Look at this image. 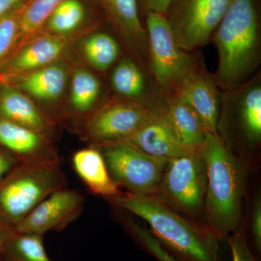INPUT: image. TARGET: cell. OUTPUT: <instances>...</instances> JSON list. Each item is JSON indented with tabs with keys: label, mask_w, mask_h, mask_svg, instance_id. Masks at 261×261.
<instances>
[{
	"label": "cell",
	"mask_w": 261,
	"mask_h": 261,
	"mask_svg": "<svg viewBox=\"0 0 261 261\" xmlns=\"http://www.w3.org/2000/svg\"><path fill=\"white\" fill-rule=\"evenodd\" d=\"M212 39L219 55L213 75L219 89L231 90L252 79L261 63L258 0H231Z\"/></svg>",
	"instance_id": "6da1fadb"
},
{
	"label": "cell",
	"mask_w": 261,
	"mask_h": 261,
	"mask_svg": "<svg viewBox=\"0 0 261 261\" xmlns=\"http://www.w3.org/2000/svg\"><path fill=\"white\" fill-rule=\"evenodd\" d=\"M68 80V67L61 60L27 74L7 79L6 82L39 102L53 105L61 99Z\"/></svg>",
	"instance_id": "ac0fdd59"
},
{
	"label": "cell",
	"mask_w": 261,
	"mask_h": 261,
	"mask_svg": "<svg viewBox=\"0 0 261 261\" xmlns=\"http://www.w3.org/2000/svg\"><path fill=\"white\" fill-rule=\"evenodd\" d=\"M72 164L75 173L94 195L111 200L121 193L111 177L102 153L95 147L76 151L72 157Z\"/></svg>",
	"instance_id": "44dd1931"
},
{
	"label": "cell",
	"mask_w": 261,
	"mask_h": 261,
	"mask_svg": "<svg viewBox=\"0 0 261 261\" xmlns=\"http://www.w3.org/2000/svg\"><path fill=\"white\" fill-rule=\"evenodd\" d=\"M231 0H172L166 18L179 47L195 51L211 40Z\"/></svg>",
	"instance_id": "ba28073f"
},
{
	"label": "cell",
	"mask_w": 261,
	"mask_h": 261,
	"mask_svg": "<svg viewBox=\"0 0 261 261\" xmlns=\"http://www.w3.org/2000/svg\"><path fill=\"white\" fill-rule=\"evenodd\" d=\"M140 103L116 99L104 103L91 116L80 135L91 145L126 140L153 115Z\"/></svg>",
	"instance_id": "30bf717a"
},
{
	"label": "cell",
	"mask_w": 261,
	"mask_h": 261,
	"mask_svg": "<svg viewBox=\"0 0 261 261\" xmlns=\"http://www.w3.org/2000/svg\"><path fill=\"white\" fill-rule=\"evenodd\" d=\"M202 148L207 169L205 225L221 240L238 229L240 224L243 169L231 147L218 132L207 134Z\"/></svg>",
	"instance_id": "3957f363"
},
{
	"label": "cell",
	"mask_w": 261,
	"mask_h": 261,
	"mask_svg": "<svg viewBox=\"0 0 261 261\" xmlns=\"http://www.w3.org/2000/svg\"><path fill=\"white\" fill-rule=\"evenodd\" d=\"M123 141L149 155L167 161L192 151L181 145L171 125L159 112L154 113L133 135Z\"/></svg>",
	"instance_id": "e0dca14e"
},
{
	"label": "cell",
	"mask_w": 261,
	"mask_h": 261,
	"mask_svg": "<svg viewBox=\"0 0 261 261\" xmlns=\"http://www.w3.org/2000/svg\"><path fill=\"white\" fill-rule=\"evenodd\" d=\"M159 113L166 118L184 147L194 150L203 145L207 132L199 117L187 103L173 96L166 97L164 107Z\"/></svg>",
	"instance_id": "7402d4cb"
},
{
	"label": "cell",
	"mask_w": 261,
	"mask_h": 261,
	"mask_svg": "<svg viewBox=\"0 0 261 261\" xmlns=\"http://www.w3.org/2000/svg\"><path fill=\"white\" fill-rule=\"evenodd\" d=\"M251 233L254 247L257 253L261 252V201L257 197L254 202L251 214Z\"/></svg>",
	"instance_id": "f546056e"
},
{
	"label": "cell",
	"mask_w": 261,
	"mask_h": 261,
	"mask_svg": "<svg viewBox=\"0 0 261 261\" xmlns=\"http://www.w3.org/2000/svg\"><path fill=\"white\" fill-rule=\"evenodd\" d=\"M22 8L0 18V64L18 47Z\"/></svg>",
	"instance_id": "4316f807"
},
{
	"label": "cell",
	"mask_w": 261,
	"mask_h": 261,
	"mask_svg": "<svg viewBox=\"0 0 261 261\" xmlns=\"http://www.w3.org/2000/svg\"><path fill=\"white\" fill-rule=\"evenodd\" d=\"M138 2L140 8L145 14L148 12H154L165 15L172 0H138Z\"/></svg>",
	"instance_id": "4dcf8cb0"
},
{
	"label": "cell",
	"mask_w": 261,
	"mask_h": 261,
	"mask_svg": "<svg viewBox=\"0 0 261 261\" xmlns=\"http://www.w3.org/2000/svg\"><path fill=\"white\" fill-rule=\"evenodd\" d=\"M43 236L15 231L0 256L5 261H51L46 251Z\"/></svg>",
	"instance_id": "d4e9b609"
},
{
	"label": "cell",
	"mask_w": 261,
	"mask_h": 261,
	"mask_svg": "<svg viewBox=\"0 0 261 261\" xmlns=\"http://www.w3.org/2000/svg\"><path fill=\"white\" fill-rule=\"evenodd\" d=\"M65 38L40 32L19 46L0 64V75L7 79L27 74L61 61L66 53Z\"/></svg>",
	"instance_id": "5bb4252c"
},
{
	"label": "cell",
	"mask_w": 261,
	"mask_h": 261,
	"mask_svg": "<svg viewBox=\"0 0 261 261\" xmlns=\"http://www.w3.org/2000/svg\"><path fill=\"white\" fill-rule=\"evenodd\" d=\"M145 220L160 243L182 261H219V239L153 196L121 192L109 200Z\"/></svg>",
	"instance_id": "7a4b0ae2"
},
{
	"label": "cell",
	"mask_w": 261,
	"mask_h": 261,
	"mask_svg": "<svg viewBox=\"0 0 261 261\" xmlns=\"http://www.w3.org/2000/svg\"><path fill=\"white\" fill-rule=\"evenodd\" d=\"M14 228L7 226L4 223L0 221V254L3 252L5 244L8 239L14 233Z\"/></svg>",
	"instance_id": "836d02e7"
},
{
	"label": "cell",
	"mask_w": 261,
	"mask_h": 261,
	"mask_svg": "<svg viewBox=\"0 0 261 261\" xmlns=\"http://www.w3.org/2000/svg\"><path fill=\"white\" fill-rule=\"evenodd\" d=\"M84 59L98 71L112 68L121 56V49L116 38L106 32H95L86 37L81 45Z\"/></svg>",
	"instance_id": "603a6c76"
},
{
	"label": "cell",
	"mask_w": 261,
	"mask_h": 261,
	"mask_svg": "<svg viewBox=\"0 0 261 261\" xmlns=\"http://www.w3.org/2000/svg\"><path fill=\"white\" fill-rule=\"evenodd\" d=\"M100 80L90 70L75 68L70 79L69 110L65 115L72 128L80 134L91 116L100 107Z\"/></svg>",
	"instance_id": "ffe728a7"
},
{
	"label": "cell",
	"mask_w": 261,
	"mask_h": 261,
	"mask_svg": "<svg viewBox=\"0 0 261 261\" xmlns=\"http://www.w3.org/2000/svg\"><path fill=\"white\" fill-rule=\"evenodd\" d=\"M85 198L77 190L63 187L53 192L38 204L16 226L18 232L44 235L64 230L84 211Z\"/></svg>",
	"instance_id": "8fae6325"
},
{
	"label": "cell",
	"mask_w": 261,
	"mask_h": 261,
	"mask_svg": "<svg viewBox=\"0 0 261 261\" xmlns=\"http://www.w3.org/2000/svg\"><path fill=\"white\" fill-rule=\"evenodd\" d=\"M29 0H0V18L13 10L22 8Z\"/></svg>",
	"instance_id": "d6a6232c"
},
{
	"label": "cell",
	"mask_w": 261,
	"mask_h": 261,
	"mask_svg": "<svg viewBox=\"0 0 261 261\" xmlns=\"http://www.w3.org/2000/svg\"><path fill=\"white\" fill-rule=\"evenodd\" d=\"M86 18L87 10L80 0H63L49 15L42 32L65 38L80 28Z\"/></svg>",
	"instance_id": "cb8c5ba5"
},
{
	"label": "cell",
	"mask_w": 261,
	"mask_h": 261,
	"mask_svg": "<svg viewBox=\"0 0 261 261\" xmlns=\"http://www.w3.org/2000/svg\"><path fill=\"white\" fill-rule=\"evenodd\" d=\"M113 92L121 99L140 103L159 112L166 97L146 70L133 57H125L115 65L111 75Z\"/></svg>",
	"instance_id": "4fadbf2b"
},
{
	"label": "cell",
	"mask_w": 261,
	"mask_h": 261,
	"mask_svg": "<svg viewBox=\"0 0 261 261\" xmlns=\"http://www.w3.org/2000/svg\"><path fill=\"white\" fill-rule=\"evenodd\" d=\"M0 147L19 163L60 161L53 140L3 118H0Z\"/></svg>",
	"instance_id": "2e32d148"
},
{
	"label": "cell",
	"mask_w": 261,
	"mask_h": 261,
	"mask_svg": "<svg viewBox=\"0 0 261 261\" xmlns=\"http://www.w3.org/2000/svg\"><path fill=\"white\" fill-rule=\"evenodd\" d=\"M173 96L192 108L207 133H217L221 91L215 82L214 75L206 68L202 58Z\"/></svg>",
	"instance_id": "7c38bea8"
},
{
	"label": "cell",
	"mask_w": 261,
	"mask_h": 261,
	"mask_svg": "<svg viewBox=\"0 0 261 261\" xmlns=\"http://www.w3.org/2000/svg\"><path fill=\"white\" fill-rule=\"evenodd\" d=\"M125 221L123 225L130 236L156 259L159 261H182L166 250L147 228L142 227L132 220Z\"/></svg>",
	"instance_id": "83f0119b"
},
{
	"label": "cell",
	"mask_w": 261,
	"mask_h": 261,
	"mask_svg": "<svg viewBox=\"0 0 261 261\" xmlns=\"http://www.w3.org/2000/svg\"><path fill=\"white\" fill-rule=\"evenodd\" d=\"M145 29L149 73L166 97L173 96L202 57L179 47L164 14L146 13Z\"/></svg>",
	"instance_id": "5b68a950"
},
{
	"label": "cell",
	"mask_w": 261,
	"mask_h": 261,
	"mask_svg": "<svg viewBox=\"0 0 261 261\" xmlns=\"http://www.w3.org/2000/svg\"><path fill=\"white\" fill-rule=\"evenodd\" d=\"M6 81H5V78L4 76H3V75H0V84L3 83V82H5Z\"/></svg>",
	"instance_id": "e575fe53"
},
{
	"label": "cell",
	"mask_w": 261,
	"mask_h": 261,
	"mask_svg": "<svg viewBox=\"0 0 261 261\" xmlns=\"http://www.w3.org/2000/svg\"><path fill=\"white\" fill-rule=\"evenodd\" d=\"M0 261H5L4 260H3V257H2L1 256H0Z\"/></svg>",
	"instance_id": "d590c367"
},
{
	"label": "cell",
	"mask_w": 261,
	"mask_h": 261,
	"mask_svg": "<svg viewBox=\"0 0 261 261\" xmlns=\"http://www.w3.org/2000/svg\"><path fill=\"white\" fill-rule=\"evenodd\" d=\"M63 1L29 0L28 3L24 5L20 15V35L18 47L42 32L49 15Z\"/></svg>",
	"instance_id": "484cf974"
},
{
	"label": "cell",
	"mask_w": 261,
	"mask_h": 261,
	"mask_svg": "<svg viewBox=\"0 0 261 261\" xmlns=\"http://www.w3.org/2000/svg\"><path fill=\"white\" fill-rule=\"evenodd\" d=\"M119 34L130 56L148 69V44L138 0H96Z\"/></svg>",
	"instance_id": "9a60e30c"
},
{
	"label": "cell",
	"mask_w": 261,
	"mask_h": 261,
	"mask_svg": "<svg viewBox=\"0 0 261 261\" xmlns=\"http://www.w3.org/2000/svg\"><path fill=\"white\" fill-rule=\"evenodd\" d=\"M202 147L168 161L153 196L179 214L192 218L203 216L207 169Z\"/></svg>",
	"instance_id": "8992f818"
},
{
	"label": "cell",
	"mask_w": 261,
	"mask_h": 261,
	"mask_svg": "<svg viewBox=\"0 0 261 261\" xmlns=\"http://www.w3.org/2000/svg\"><path fill=\"white\" fill-rule=\"evenodd\" d=\"M230 129L250 147L261 141V75L257 72L243 85L221 91L218 134Z\"/></svg>",
	"instance_id": "9c48e42d"
},
{
	"label": "cell",
	"mask_w": 261,
	"mask_h": 261,
	"mask_svg": "<svg viewBox=\"0 0 261 261\" xmlns=\"http://www.w3.org/2000/svg\"><path fill=\"white\" fill-rule=\"evenodd\" d=\"M66 187L61 160L18 163L0 182V221L15 228L48 195Z\"/></svg>",
	"instance_id": "277c9868"
},
{
	"label": "cell",
	"mask_w": 261,
	"mask_h": 261,
	"mask_svg": "<svg viewBox=\"0 0 261 261\" xmlns=\"http://www.w3.org/2000/svg\"><path fill=\"white\" fill-rule=\"evenodd\" d=\"M231 252V261H257L247 243L245 234L240 230L233 231L228 239Z\"/></svg>",
	"instance_id": "f1b7e54d"
},
{
	"label": "cell",
	"mask_w": 261,
	"mask_h": 261,
	"mask_svg": "<svg viewBox=\"0 0 261 261\" xmlns=\"http://www.w3.org/2000/svg\"><path fill=\"white\" fill-rule=\"evenodd\" d=\"M91 146L100 151L118 188L124 187L135 195H155L167 160L149 155L123 140Z\"/></svg>",
	"instance_id": "52a82bcc"
},
{
	"label": "cell",
	"mask_w": 261,
	"mask_h": 261,
	"mask_svg": "<svg viewBox=\"0 0 261 261\" xmlns=\"http://www.w3.org/2000/svg\"><path fill=\"white\" fill-rule=\"evenodd\" d=\"M0 118L36 130L53 140L56 124L30 97L7 82L0 84Z\"/></svg>",
	"instance_id": "d6986e66"
},
{
	"label": "cell",
	"mask_w": 261,
	"mask_h": 261,
	"mask_svg": "<svg viewBox=\"0 0 261 261\" xmlns=\"http://www.w3.org/2000/svg\"><path fill=\"white\" fill-rule=\"evenodd\" d=\"M18 163L11 154L0 147V182Z\"/></svg>",
	"instance_id": "1f68e13d"
}]
</instances>
